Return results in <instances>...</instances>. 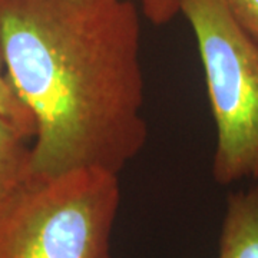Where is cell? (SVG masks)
Listing matches in <instances>:
<instances>
[{
  "label": "cell",
  "mask_w": 258,
  "mask_h": 258,
  "mask_svg": "<svg viewBox=\"0 0 258 258\" xmlns=\"http://www.w3.org/2000/svg\"><path fill=\"white\" fill-rule=\"evenodd\" d=\"M0 118L16 125L29 139L36 135V122L10 82L0 46Z\"/></svg>",
  "instance_id": "8992f818"
},
{
  "label": "cell",
  "mask_w": 258,
  "mask_h": 258,
  "mask_svg": "<svg viewBox=\"0 0 258 258\" xmlns=\"http://www.w3.org/2000/svg\"><path fill=\"white\" fill-rule=\"evenodd\" d=\"M217 258H258V182L228 195Z\"/></svg>",
  "instance_id": "277c9868"
},
{
  "label": "cell",
  "mask_w": 258,
  "mask_h": 258,
  "mask_svg": "<svg viewBox=\"0 0 258 258\" xmlns=\"http://www.w3.org/2000/svg\"><path fill=\"white\" fill-rule=\"evenodd\" d=\"M0 46L32 112V174H119L148 139L132 0H0Z\"/></svg>",
  "instance_id": "6da1fadb"
},
{
  "label": "cell",
  "mask_w": 258,
  "mask_h": 258,
  "mask_svg": "<svg viewBox=\"0 0 258 258\" xmlns=\"http://www.w3.org/2000/svg\"><path fill=\"white\" fill-rule=\"evenodd\" d=\"M29 138L5 118H0V208L33 176Z\"/></svg>",
  "instance_id": "5b68a950"
},
{
  "label": "cell",
  "mask_w": 258,
  "mask_h": 258,
  "mask_svg": "<svg viewBox=\"0 0 258 258\" xmlns=\"http://www.w3.org/2000/svg\"><path fill=\"white\" fill-rule=\"evenodd\" d=\"M118 175L32 176L0 208V258H111Z\"/></svg>",
  "instance_id": "7a4b0ae2"
},
{
  "label": "cell",
  "mask_w": 258,
  "mask_h": 258,
  "mask_svg": "<svg viewBox=\"0 0 258 258\" xmlns=\"http://www.w3.org/2000/svg\"><path fill=\"white\" fill-rule=\"evenodd\" d=\"M203 63L215 123L212 176L231 185L258 179V43L224 0H181Z\"/></svg>",
  "instance_id": "3957f363"
},
{
  "label": "cell",
  "mask_w": 258,
  "mask_h": 258,
  "mask_svg": "<svg viewBox=\"0 0 258 258\" xmlns=\"http://www.w3.org/2000/svg\"><path fill=\"white\" fill-rule=\"evenodd\" d=\"M232 19L258 43V0H224Z\"/></svg>",
  "instance_id": "52a82bcc"
},
{
  "label": "cell",
  "mask_w": 258,
  "mask_h": 258,
  "mask_svg": "<svg viewBox=\"0 0 258 258\" xmlns=\"http://www.w3.org/2000/svg\"><path fill=\"white\" fill-rule=\"evenodd\" d=\"M181 0H142V12L154 25H165L179 13Z\"/></svg>",
  "instance_id": "ba28073f"
}]
</instances>
